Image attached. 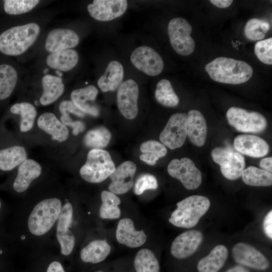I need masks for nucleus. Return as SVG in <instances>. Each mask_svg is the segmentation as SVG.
<instances>
[{"instance_id": "nucleus-1", "label": "nucleus", "mask_w": 272, "mask_h": 272, "mask_svg": "<svg viewBox=\"0 0 272 272\" xmlns=\"http://www.w3.org/2000/svg\"><path fill=\"white\" fill-rule=\"evenodd\" d=\"M205 70L214 81L233 85L247 82L253 73L247 62L226 57L215 58L206 65Z\"/></svg>"}, {"instance_id": "nucleus-2", "label": "nucleus", "mask_w": 272, "mask_h": 272, "mask_svg": "<svg viewBox=\"0 0 272 272\" xmlns=\"http://www.w3.org/2000/svg\"><path fill=\"white\" fill-rule=\"evenodd\" d=\"M39 26L35 23L12 27L0 35V51L8 55L24 53L37 39Z\"/></svg>"}, {"instance_id": "nucleus-3", "label": "nucleus", "mask_w": 272, "mask_h": 272, "mask_svg": "<svg viewBox=\"0 0 272 272\" xmlns=\"http://www.w3.org/2000/svg\"><path fill=\"white\" fill-rule=\"evenodd\" d=\"M208 198L202 195H191L178 202L169 222L174 226L191 228L198 223L210 207Z\"/></svg>"}, {"instance_id": "nucleus-4", "label": "nucleus", "mask_w": 272, "mask_h": 272, "mask_svg": "<svg viewBox=\"0 0 272 272\" xmlns=\"http://www.w3.org/2000/svg\"><path fill=\"white\" fill-rule=\"evenodd\" d=\"M62 208L61 201L56 198L39 202L31 212L28 221L30 232L36 236L47 233L58 219Z\"/></svg>"}, {"instance_id": "nucleus-5", "label": "nucleus", "mask_w": 272, "mask_h": 272, "mask_svg": "<svg viewBox=\"0 0 272 272\" xmlns=\"http://www.w3.org/2000/svg\"><path fill=\"white\" fill-rule=\"evenodd\" d=\"M116 168L109 153L103 149H92L80 174L85 181L93 183L101 182L109 177Z\"/></svg>"}, {"instance_id": "nucleus-6", "label": "nucleus", "mask_w": 272, "mask_h": 272, "mask_svg": "<svg viewBox=\"0 0 272 272\" xmlns=\"http://www.w3.org/2000/svg\"><path fill=\"white\" fill-rule=\"evenodd\" d=\"M213 161L220 166L223 175L229 180H236L241 176L245 169L244 157L230 146L219 147L211 152Z\"/></svg>"}, {"instance_id": "nucleus-7", "label": "nucleus", "mask_w": 272, "mask_h": 272, "mask_svg": "<svg viewBox=\"0 0 272 272\" xmlns=\"http://www.w3.org/2000/svg\"><path fill=\"white\" fill-rule=\"evenodd\" d=\"M167 30L170 44L177 53L186 56L193 52L195 42L190 36L192 26L185 19L173 18L168 23Z\"/></svg>"}, {"instance_id": "nucleus-8", "label": "nucleus", "mask_w": 272, "mask_h": 272, "mask_svg": "<svg viewBox=\"0 0 272 272\" xmlns=\"http://www.w3.org/2000/svg\"><path fill=\"white\" fill-rule=\"evenodd\" d=\"M226 117L229 124L240 132L259 133L264 130L267 126L266 119L262 114L239 107H230Z\"/></svg>"}, {"instance_id": "nucleus-9", "label": "nucleus", "mask_w": 272, "mask_h": 272, "mask_svg": "<svg viewBox=\"0 0 272 272\" xmlns=\"http://www.w3.org/2000/svg\"><path fill=\"white\" fill-rule=\"evenodd\" d=\"M167 171L171 177L178 179L187 189H195L201 183L200 171L188 158L173 159L168 165Z\"/></svg>"}, {"instance_id": "nucleus-10", "label": "nucleus", "mask_w": 272, "mask_h": 272, "mask_svg": "<svg viewBox=\"0 0 272 272\" xmlns=\"http://www.w3.org/2000/svg\"><path fill=\"white\" fill-rule=\"evenodd\" d=\"M186 137V114L176 113L169 119L160 133L159 139L166 147L174 150L184 144Z\"/></svg>"}, {"instance_id": "nucleus-11", "label": "nucleus", "mask_w": 272, "mask_h": 272, "mask_svg": "<svg viewBox=\"0 0 272 272\" xmlns=\"http://www.w3.org/2000/svg\"><path fill=\"white\" fill-rule=\"evenodd\" d=\"M130 59L137 69L150 76L159 75L164 68L161 56L149 46L137 47L132 52Z\"/></svg>"}, {"instance_id": "nucleus-12", "label": "nucleus", "mask_w": 272, "mask_h": 272, "mask_svg": "<svg viewBox=\"0 0 272 272\" xmlns=\"http://www.w3.org/2000/svg\"><path fill=\"white\" fill-rule=\"evenodd\" d=\"M139 87L133 80L122 83L117 93V103L121 114L126 119H132L138 113Z\"/></svg>"}, {"instance_id": "nucleus-13", "label": "nucleus", "mask_w": 272, "mask_h": 272, "mask_svg": "<svg viewBox=\"0 0 272 272\" xmlns=\"http://www.w3.org/2000/svg\"><path fill=\"white\" fill-rule=\"evenodd\" d=\"M73 209L68 202L62 207L58 218L56 237L60 245L61 252L64 255L71 253L75 243V236L69 228L73 221Z\"/></svg>"}, {"instance_id": "nucleus-14", "label": "nucleus", "mask_w": 272, "mask_h": 272, "mask_svg": "<svg viewBox=\"0 0 272 272\" xmlns=\"http://www.w3.org/2000/svg\"><path fill=\"white\" fill-rule=\"evenodd\" d=\"M235 261L243 265L259 270L266 269L269 266L267 258L251 245L239 242L232 249Z\"/></svg>"}, {"instance_id": "nucleus-15", "label": "nucleus", "mask_w": 272, "mask_h": 272, "mask_svg": "<svg viewBox=\"0 0 272 272\" xmlns=\"http://www.w3.org/2000/svg\"><path fill=\"white\" fill-rule=\"evenodd\" d=\"M127 8L126 0H94L87 6L90 16L99 21H109L120 17Z\"/></svg>"}, {"instance_id": "nucleus-16", "label": "nucleus", "mask_w": 272, "mask_h": 272, "mask_svg": "<svg viewBox=\"0 0 272 272\" xmlns=\"http://www.w3.org/2000/svg\"><path fill=\"white\" fill-rule=\"evenodd\" d=\"M202 239V234L199 231L191 230L183 232L172 243L171 253L177 259L186 258L196 251Z\"/></svg>"}, {"instance_id": "nucleus-17", "label": "nucleus", "mask_w": 272, "mask_h": 272, "mask_svg": "<svg viewBox=\"0 0 272 272\" xmlns=\"http://www.w3.org/2000/svg\"><path fill=\"white\" fill-rule=\"evenodd\" d=\"M136 170L135 164L131 161H125L118 166L109 176L110 191L115 194H122L129 191L133 185Z\"/></svg>"}, {"instance_id": "nucleus-18", "label": "nucleus", "mask_w": 272, "mask_h": 272, "mask_svg": "<svg viewBox=\"0 0 272 272\" xmlns=\"http://www.w3.org/2000/svg\"><path fill=\"white\" fill-rule=\"evenodd\" d=\"M79 42L78 35L73 30L65 28L53 29L48 34L45 49L50 53L71 49Z\"/></svg>"}, {"instance_id": "nucleus-19", "label": "nucleus", "mask_w": 272, "mask_h": 272, "mask_svg": "<svg viewBox=\"0 0 272 272\" xmlns=\"http://www.w3.org/2000/svg\"><path fill=\"white\" fill-rule=\"evenodd\" d=\"M234 147L239 153L248 156L259 158L269 152V147L263 139L252 134H239L234 140Z\"/></svg>"}, {"instance_id": "nucleus-20", "label": "nucleus", "mask_w": 272, "mask_h": 272, "mask_svg": "<svg viewBox=\"0 0 272 272\" xmlns=\"http://www.w3.org/2000/svg\"><path fill=\"white\" fill-rule=\"evenodd\" d=\"M116 237L119 243L130 248H137L143 245L147 239L144 231H137L133 221L126 218L121 219L118 222Z\"/></svg>"}, {"instance_id": "nucleus-21", "label": "nucleus", "mask_w": 272, "mask_h": 272, "mask_svg": "<svg viewBox=\"0 0 272 272\" xmlns=\"http://www.w3.org/2000/svg\"><path fill=\"white\" fill-rule=\"evenodd\" d=\"M98 90L93 85L76 89L71 94V101L85 114L93 116L99 115V109L95 103Z\"/></svg>"}, {"instance_id": "nucleus-22", "label": "nucleus", "mask_w": 272, "mask_h": 272, "mask_svg": "<svg viewBox=\"0 0 272 272\" xmlns=\"http://www.w3.org/2000/svg\"><path fill=\"white\" fill-rule=\"evenodd\" d=\"M187 136L193 145L202 147L205 143L207 134L206 119L197 110H191L186 114Z\"/></svg>"}, {"instance_id": "nucleus-23", "label": "nucleus", "mask_w": 272, "mask_h": 272, "mask_svg": "<svg viewBox=\"0 0 272 272\" xmlns=\"http://www.w3.org/2000/svg\"><path fill=\"white\" fill-rule=\"evenodd\" d=\"M40 165L32 159H26L18 168L17 175L13 183V188L17 192H23L29 187L32 181L41 174Z\"/></svg>"}, {"instance_id": "nucleus-24", "label": "nucleus", "mask_w": 272, "mask_h": 272, "mask_svg": "<svg viewBox=\"0 0 272 272\" xmlns=\"http://www.w3.org/2000/svg\"><path fill=\"white\" fill-rule=\"evenodd\" d=\"M38 127L51 135L52 139L59 142L66 140L69 130L66 125L59 120L52 113L45 112L37 120Z\"/></svg>"}, {"instance_id": "nucleus-25", "label": "nucleus", "mask_w": 272, "mask_h": 272, "mask_svg": "<svg viewBox=\"0 0 272 272\" xmlns=\"http://www.w3.org/2000/svg\"><path fill=\"white\" fill-rule=\"evenodd\" d=\"M124 71L122 65L117 61H112L107 66L104 74L98 80V86L103 92L114 91L121 84Z\"/></svg>"}, {"instance_id": "nucleus-26", "label": "nucleus", "mask_w": 272, "mask_h": 272, "mask_svg": "<svg viewBox=\"0 0 272 272\" xmlns=\"http://www.w3.org/2000/svg\"><path fill=\"white\" fill-rule=\"evenodd\" d=\"M228 255V250L223 245L216 246L209 255L197 263L198 272H218L224 265Z\"/></svg>"}, {"instance_id": "nucleus-27", "label": "nucleus", "mask_w": 272, "mask_h": 272, "mask_svg": "<svg viewBox=\"0 0 272 272\" xmlns=\"http://www.w3.org/2000/svg\"><path fill=\"white\" fill-rule=\"evenodd\" d=\"M79 54L72 49L50 53L46 57L47 64L52 69L63 72L72 70L77 64Z\"/></svg>"}, {"instance_id": "nucleus-28", "label": "nucleus", "mask_w": 272, "mask_h": 272, "mask_svg": "<svg viewBox=\"0 0 272 272\" xmlns=\"http://www.w3.org/2000/svg\"><path fill=\"white\" fill-rule=\"evenodd\" d=\"M42 86L43 93L40 102L44 106L57 100L62 95L64 89L62 79L51 75H46L42 78Z\"/></svg>"}, {"instance_id": "nucleus-29", "label": "nucleus", "mask_w": 272, "mask_h": 272, "mask_svg": "<svg viewBox=\"0 0 272 272\" xmlns=\"http://www.w3.org/2000/svg\"><path fill=\"white\" fill-rule=\"evenodd\" d=\"M110 251L111 247L105 240H96L82 249L80 257L85 262L97 263L104 260Z\"/></svg>"}, {"instance_id": "nucleus-30", "label": "nucleus", "mask_w": 272, "mask_h": 272, "mask_svg": "<svg viewBox=\"0 0 272 272\" xmlns=\"http://www.w3.org/2000/svg\"><path fill=\"white\" fill-rule=\"evenodd\" d=\"M27 154L24 147L15 146L0 150V169L11 170L27 159Z\"/></svg>"}, {"instance_id": "nucleus-31", "label": "nucleus", "mask_w": 272, "mask_h": 272, "mask_svg": "<svg viewBox=\"0 0 272 272\" xmlns=\"http://www.w3.org/2000/svg\"><path fill=\"white\" fill-rule=\"evenodd\" d=\"M102 203L99 209V216L102 219H118L121 215V211L118 205L120 203V199L116 194L104 190L101 193Z\"/></svg>"}, {"instance_id": "nucleus-32", "label": "nucleus", "mask_w": 272, "mask_h": 272, "mask_svg": "<svg viewBox=\"0 0 272 272\" xmlns=\"http://www.w3.org/2000/svg\"><path fill=\"white\" fill-rule=\"evenodd\" d=\"M140 150L142 154L140 159L149 165H154L159 158L164 157L167 152L166 146L155 140H149L142 144Z\"/></svg>"}, {"instance_id": "nucleus-33", "label": "nucleus", "mask_w": 272, "mask_h": 272, "mask_svg": "<svg viewBox=\"0 0 272 272\" xmlns=\"http://www.w3.org/2000/svg\"><path fill=\"white\" fill-rule=\"evenodd\" d=\"M18 80V74L12 66L0 64V100L8 98L14 91Z\"/></svg>"}, {"instance_id": "nucleus-34", "label": "nucleus", "mask_w": 272, "mask_h": 272, "mask_svg": "<svg viewBox=\"0 0 272 272\" xmlns=\"http://www.w3.org/2000/svg\"><path fill=\"white\" fill-rule=\"evenodd\" d=\"M246 184L253 186H270L272 184V174L254 166L244 169L241 174Z\"/></svg>"}, {"instance_id": "nucleus-35", "label": "nucleus", "mask_w": 272, "mask_h": 272, "mask_svg": "<svg viewBox=\"0 0 272 272\" xmlns=\"http://www.w3.org/2000/svg\"><path fill=\"white\" fill-rule=\"evenodd\" d=\"M10 111L13 114L20 115L21 131H28L33 127L37 111L32 104L28 102L16 103L12 106Z\"/></svg>"}, {"instance_id": "nucleus-36", "label": "nucleus", "mask_w": 272, "mask_h": 272, "mask_svg": "<svg viewBox=\"0 0 272 272\" xmlns=\"http://www.w3.org/2000/svg\"><path fill=\"white\" fill-rule=\"evenodd\" d=\"M156 100L160 104L168 107L177 106L179 99L175 93L170 82L167 79L160 80L155 92Z\"/></svg>"}, {"instance_id": "nucleus-37", "label": "nucleus", "mask_w": 272, "mask_h": 272, "mask_svg": "<svg viewBox=\"0 0 272 272\" xmlns=\"http://www.w3.org/2000/svg\"><path fill=\"white\" fill-rule=\"evenodd\" d=\"M111 139L110 131L104 126H99L88 131L84 138V144L92 149H102L109 144Z\"/></svg>"}, {"instance_id": "nucleus-38", "label": "nucleus", "mask_w": 272, "mask_h": 272, "mask_svg": "<svg viewBox=\"0 0 272 272\" xmlns=\"http://www.w3.org/2000/svg\"><path fill=\"white\" fill-rule=\"evenodd\" d=\"M136 272H159L160 265L154 253L150 249H142L134 259Z\"/></svg>"}, {"instance_id": "nucleus-39", "label": "nucleus", "mask_w": 272, "mask_h": 272, "mask_svg": "<svg viewBox=\"0 0 272 272\" xmlns=\"http://www.w3.org/2000/svg\"><path fill=\"white\" fill-rule=\"evenodd\" d=\"M270 25L264 20L252 18L248 21L244 28L246 37L252 41L262 40L269 31Z\"/></svg>"}, {"instance_id": "nucleus-40", "label": "nucleus", "mask_w": 272, "mask_h": 272, "mask_svg": "<svg viewBox=\"0 0 272 272\" xmlns=\"http://www.w3.org/2000/svg\"><path fill=\"white\" fill-rule=\"evenodd\" d=\"M39 2L38 0H6L4 1V10L10 15H20L32 10Z\"/></svg>"}, {"instance_id": "nucleus-41", "label": "nucleus", "mask_w": 272, "mask_h": 272, "mask_svg": "<svg viewBox=\"0 0 272 272\" xmlns=\"http://www.w3.org/2000/svg\"><path fill=\"white\" fill-rule=\"evenodd\" d=\"M254 53L258 59L264 64H272V38L260 40L256 43Z\"/></svg>"}, {"instance_id": "nucleus-42", "label": "nucleus", "mask_w": 272, "mask_h": 272, "mask_svg": "<svg viewBox=\"0 0 272 272\" xmlns=\"http://www.w3.org/2000/svg\"><path fill=\"white\" fill-rule=\"evenodd\" d=\"M156 178L150 174H144L138 177L134 185L133 191L136 195L142 194L145 190L156 189L158 187Z\"/></svg>"}, {"instance_id": "nucleus-43", "label": "nucleus", "mask_w": 272, "mask_h": 272, "mask_svg": "<svg viewBox=\"0 0 272 272\" xmlns=\"http://www.w3.org/2000/svg\"><path fill=\"white\" fill-rule=\"evenodd\" d=\"M59 110L61 114H73L79 117H84L85 113L78 108L71 100H63L59 104Z\"/></svg>"}, {"instance_id": "nucleus-44", "label": "nucleus", "mask_w": 272, "mask_h": 272, "mask_svg": "<svg viewBox=\"0 0 272 272\" xmlns=\"http://www.w3.org/2000/svg\"><path fill=\"white\" fill-rule=\"evenodd\" d=\"M61 122L66 126H71L73 128V134L78 135L79 133L83 132L85 129L84 123L80 120L73 121L69 114L61 115Z\"/></svg>"}, {"instance_id": "nucleus-45", "label": "nucleus", "mask_w": 272, "mask_h": 272, "mask_svg": "<svg viewBox=\"0 0 272 272\" xmlns=\"http://www.w3.org/2000/svg\"><path fill=\"white\" fill-rule=\"evenodd\" d=\"M263 230L265 235L272 239V211L270 210L265 216L263 223Z\"/></svg>"}, {"instance_id": "nucleus-46", "label": "nucleus", "mask_w": 272, "mask_h": 272, "mask_svg": "<svg viewBox=\"0 0 272 272\" xmlns=\"http://www.w3.org/2000/svg\"><path fill=\"white\" fill-rule=\"evenodd\" d=\"M272 158L268 157L261 159L259 163V166L266 171L271 173L272 171Z\"/></svg>"}, {"instance_id": "nucleus-47", "label": "nucleus", "mask_w": 272, "mask_h": 272, "mask_svg": "<svg viewBox=\"0 0 272 272\" xmlns=\"http://www.w3.org/2000/svg\"><path fill=\"white\" fill-rule=\"evenodd\" d=\"M46 272H65V271L59 262L54 261L49 265Z\"/></svg>"}, {"instance_id": "nucleus-48", "label": "nucleus", "mask_w": 272, "mask_h": 272, "mask_svg": "<svg viewBox=\"0 0 272 272\" xmlns=\"http://www.w3.org/2000/svg\"><path fill=\"white\" fill-rule=\"evenodd\" d=\"M232 0H211L210 2L220 8H226L229 7L233 3Z\"/></svg>"}, {"instance_id": "nucleus-49", "label": "nucleus", "mask_w": 272, "mask_h": 272, "mask_svg": "<svg viewBox=\"0 0 272 272\" xmlns=\"http://www.w3.org/2000/svg\"><path fill=\"white\" fill-rule=\"evenodd\" d=\"M226 272H250L249 270L241 265H236L227 270Z\"/></svg>"}, {"instance_id": "nucleus-50", "label": "nucleus", "mask_w": 272, "mask_h": 272, "mask_svg": "<svg viewBox=\"0 0 272 272\" xmlns=\"http://www.w3.org/2000/svg\"><path fill=\"white\" fill-rule=\"evenodd\" d=\"M96 272H103V271H97Z\"/></svg>"}, {"instance_id": "nucleus-51", "label": "nucleus", "mask_w": 272, "mask_h": 272, "mask_svg": "<svg viewBox=\"0 0 272 272\" xmlns=\"http://www.w3.org/2000/svg\"><path fill=\"white\" fill-rule=\"evenodd\" d=\"M1 201H0V209H1Z\"/></svg>"}]
</instances>
